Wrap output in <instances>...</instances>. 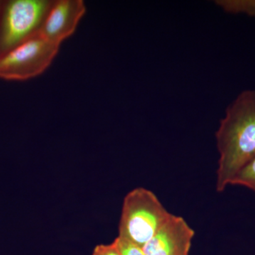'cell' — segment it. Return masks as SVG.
<instances>
[{
    "mask_svg": "<svg viewBox=\"0 0 255 255\" xmlns=\"http://www.w3.org/2000/svg\"><path fill=\"white\" fill-rule=\"evenodd\" d=\"M216 138L219 153L216 191L223 192L255 158V90L241 92L228 106Z\"/></svg>",
    "mask_w": 255,
    "mask_h": 255,
    "instance_id": "1",
    "label": "cell"
},
{
    "mask_svg": "<svg viewBox=\"0 0 255 255\" xmlns=\"http://www.w3.org/2000/svg\"><path fill=\"white\" fill-rule=\"evenodd\" d=\"M172 215L152 191L136 188L124 198L119 236L142 248Z\"/></svg>",
    "mask_w": 255,
    "mask_h": 255,
    "instance_id": "2",
    "label": "cell"
},
{
    "mask_svg": "<svg viewBox=\"0 0 255 255\" xmlns=\"http://www.w3.org/2000/svg\"><path fill=\"white\" fill-rule=\"evenodd\" d=\"M53 0H6L0 9V56L39 33Z\"/></svg>",
    "mask_w": 255,
    "mask_h": 255,
    "instance_id": "3",
    "label": "cell"
},
{
    "mask_svg": "<svg viewBox=\"0 0 255 255\" xmlns=\"http://www.w3.org/2000/svg\"><path fill=\"white\" fill-rule=\"evenodd\" d=\"M60 47L40 35L32 37L0 56V79L26 81L39 76L53 63Z\"/></svg>",
    "mask_w": 255,
    "mask_h": 255,
    "instance_id": "4",
    "label": "cell"
},
{
    "mask_svg": "<svg viewBox=\"0 0 255 255\" xmlns=\"http://www.w3.org/2000/svg\"><path fill=\"white\" fill-rule=\"evenodd\" d=\"M86 10L82 0H53L38 35L60 46L76 31Z\"/></svg>",
    "mask_w": 255,
    "mask_h": 255,
    "instance_id": "5",
    "label": "cell"
},
{
    "mask_svg": "<svg viewBox=\"0 0 255 255\" xmlns=\"http://www.w3.org/2000/svg\"><path fill=\"white\" fill-rule=\"evenodd\" d=\"M194 235L185 220L172 215L142 249L145 255H189Z\"/></svg>",
    "mask_w": 255,
    "mask_h": 255,
    "instance_id": "6",
    "label": "cell"
},
{
    "mask_svg": "<svg viewBox=\"0 0 255 255\" xmlns=\"http://www.w3.org/2000/svg\"><path fill=\"white\" fill-rule=\"evenodd\" d=\"M216 4L229 14L255 17V0H217Z\"/></svg>",
    "mask_w": 255,
    "mask_h": 255,
    "instance_id": "7",
    "label": "cell"
},
{
    "mask_svg": "<svg viewBox=\"0 0 255 255\" xmlns=\"http://www.w3.org/2000/svg\"><path fill=\"white\" fill-rule=\"evenodd\" d=\"M231 185L245 187L255 193V158L236 175Z\"/></svg>",
    "mask_w": 255,
    "mask_h": 255,
    "instance_id": "8",
    "label": "cell"
},
{
    "mask_svg": "<svg viewBox=\"0 0 255 255\" xmlns=\"http://www.w3.org/2000/svg\"><path fill=\"white\" fill-rule=\"evenodd\" d=\"M114 242L121 255H145L142 248L123 238L118 236Z\"/></svg>",
    "mask_w": 255,
    "mask_h": 255,
    "instance_id": "9",
    "label": "cell"
},
{
    "mask_svg": "<svg viewBox=\"0 0 255 255\" xmlns=\"http://www.w3.org/2000/svg\"><path fill=\"white\" fill-rule=\"evenodd\" d=\"M92 255H121L114 242L110 245H99L95 247Z\"/></svg>",
    "mask_w": 255,
    "mask_h": 255,
    "instance_id": "10",
    "label": "cell"
},
{
    "mask_svg": "<svg viewBox=\"0 0 255 255\" xmlns=\"http://www.w3.org/2000/svg\"><path fill=\"white\" fill-rule=\"evenodd\" d=\"M1 1H1V0H0V9H1Z\"/></svg>",
    "mask_w": 255,
    "mask_h": 255,
    "instance_id": "11",
    "label": "cell"
}]
</instances>
